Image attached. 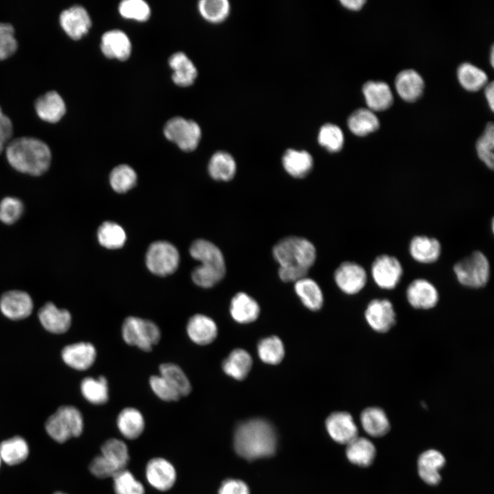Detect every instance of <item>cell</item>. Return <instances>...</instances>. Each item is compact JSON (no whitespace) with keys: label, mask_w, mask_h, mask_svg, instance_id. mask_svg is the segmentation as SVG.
<instances>
[{"label":"cell","mask_w":494,"mask_h":494,"mask_svg":"<svg viewBox=\"0 0 494 494\" xmlns=\"http://www.w3.org/2000/svg\"><path fill=\"white\" fill-rule=\"evenodd\" d=\"M340 3L342 4V6L344 8L350 10H360L364 3H366L365 0H341L340 1Z\"/></svg>","instance_id":"9f6ffc18"},{"label":"cell","mask_w":494,"mask_h":494,"mask_svg":"<svg viewBox=\"0 0 494 494\" xmlns=\"http://www.w3.org/2000/svg\"><path fill=\"white\" fill-rule=\"evenodd\" d=\"M285 171L296 178L305 177L311 171L314 158L306 150L290 148L285 150L281 158Z\"/></svg>","instance_id":"484cf974"},{"label":"cell","mask_w":494,"mask_h":494,"mask_svg":"<svg viewBox=\"0 0 494 494\" xmlns=\"http://www.w3.org/2000/svg\"><path fill=\"white\" fill-rule=\"evenodd\" d=\"M457 76L462 86L469 91L480 90L488 81L487 75L483 70L469 62L459 66Z\"/></svg>","instance_id":"60d3db41"},{"label":"cell","mask_w":494,"mask_h":494,"mask_svg":"<svg viewBox=\"0 0 494 494\" xmlns=\"http://www.w3.org/2000/svg\"><path fill=\"white\" fill-rule=\"evenodd\" d=\"M1 457H0V465H1Z\"/></svg>","instance_id":"6125c7cd"},{"label":"cell","mask_w":494,"mask_h":494,"mask_svg":"<svg viewBox=\"0 0 494 494\" xmlns=\"http://www.w3.org/2000/svg\"><path fill=\"white\" fill-rule=\"evenodd\" d=\"M13 126L10 118L5 115L0 106V154L5 150L12 136Z\"/></svg>","instance_id":"db71d44e"},{"label":"cell","mask_w":494,"mask_h":494,"mask_svg":"<svg viewBox=\"0 0 494 494\" xmlns=\"http://www.w3.org/2000/svg\"><path fill=\"white\" fill-rule=\"evenodd\" d=\"M395 84L398 95L408 102L417 100L424 89L422 77L413 69L400 71L395 78Z\"/></svg>","instance_id":"4316f807"},{"label":"cell","mask_w":494,"mask_h":494,"mask_svg":"<svg viewBox=\"0 0 494 494\" xmlns=\"http://www.w3.org/2000/svg\"><path fill=\"white\" fill-rule=\"evenodd\" d=\"M364 318L375 331L384 333L396 324V312L392 302L387 298H374L367 305Z\"/></svg>","instance_id":"7c38bea8"},{"label":"cell","mask_w":494,"mask_h":494,"mask_svg":"<svg viewBox=\"0 0 494 494\" xmlns=\"http://www.w3.org/2000/svg\"><path fill=\"white\" fill-rule=\"evenodd\" d=\"M115 494H145V489L128 470L123 469L113 476Z\"/></svg>","instance_id":"c3c4849f"},{"label":"cell","mask_w":494,"mask_h":494,"mask_svg":"<svg viewBox=\"0 0 494 494\" xmlns=\"http://www.w3.org/2000/svg\"><path fill=\"white\" fill-rule=\"evenodd\" d=\"M24 211L23 202L16 197H5L0 202V221L12 224L22 216Z\"/></svg>","instance_id":"f907efd6"},{"label":"cell","mask_w":494,"mask_h":494,"mask_svg":"<svg viewBox=\"0 0 494 494\" xmlns=\"http://www.w3.org/2000/svg\"><path fill=\"white\" fill-rule=\"evenodd\" d=\"M445 459L437 450L429 449L418 458V471L420 478L427 484H437L441 478L439 470L444 466Z\"/></svg>","instance_id":"f1b7e54d"},{"label":"cell","mask_w":494,"mask_h":494,"mask_svg":"<svg viewBox=\"0 0 494 494\" xmlns=\"http://www.w3.org/2000/svg\"><path fill=\"white\" fill-rule=\"evenodd\" d=\"M490 61H491V64L492 67H493V65H494V49H493V47H491V50Z\"/></svg>","instance_id":"680465c9"},{"label":"cell","mask_w":494,"mask_h":494,"mask_svg":"<svg viewBox=\"0 0 494 494\" xmlns=\"http://www.w3.org/2000/svg\"><path fill=\"white\" fill-rule=\"evenodd\" d=\"M185 331L189 339L199 346L210 344L218 334V328L215 320L203 314H195L189 317Z\"/></svg>","instance_id":"2e32d148"},{"label":"cell","mask_w":494,"mask_h":494,"mask_svg":"<svg viewBox=\"0 0 494 494\" xmlns=\"http://www.w3.org/2000/svg\"><path fill=\"white\" fill-rule=\"evenodd\" d=\"M164 134L170 141L184 151L195 150L201 139V129L193 120L181 117L170 119L165 125Z\"/></svg>","instance_id":"30bf717a"},{"label":"cell","mask_w":494,"mask_h":494,"mask_svg":"<svg viewBox=\"0 0 494 494\" xmlns=\"http://www.w3.org/2000/svg\"><path fill=\"white\" fill-rule=\"evenodd\" d=\"M116 423L119 432L130 440L137 438L145 428L143 415L133 407L121 410L117 415Z\"/></svg>","instance_id":"4dcf8cb0"},{"label":"cell","mask_w":494,"mask_h":494,"mask_svg":"<svg viewBox=\"0 0 494 494\" xmlns=\"http://www.w3.org/2000/svg\"><path fill=\"white\" fill-rule=\"evenodd\" d=\"M145 477L153 488L161 491H166L174 485L176 471L172 464L166 459L154 458L146 464Z\"/></svg>","instance_id":"e0dca14e"},{"label":"cell","mask_w":494,"mask_h":494,"mask_svg":"<svg viewBox=\"0 0 494 494\" xmlns=\"http://www.w3.org/2000/svg\"><path fill=\"white\" fill-rule=\"evenodd\" d=\"M458 281L463 286L478 289L485 286L490 277V263L480 250L458 261L453 267Z\"/></svg>","instance_id":"52a82bcc"},{"label":"cell","mask_w":494,"mask_h":494,"mask_svg":"<svg viewBox=\"0 0 494 494\" xmlns=\"http://www.w3.org/2000/svg\"><path fill=\"white\" fill-rule=\"evenodd\" d=\"M403 268L399 260L392 255L382 254L373 261L370 274L375 283L381 289L392 290L399 284Z\"/></svg>","instance_id":"8fae6325"},{"label":"cell","mask_w":494,"mask_h":494,"mask_svg":"<svg viewBox=\"0 0 494 494\" xmlns=\"http://www.w3.org/2000/svg\"><path fill=\"white\" fill-rule=\"evenodd\" d=\"M409 253L412 258L419 263H432L440 256L441 244L434 237L416 235L410 242Z\"/></svg>","instance_id":"cb8c5ba5"},{"label":"cell","mask_w":494,"mask_h":494,"mask_svg":"<svg viewBox=\"0 0 494 494\" xmlns=\"http://www.w3.org/2000/svg\"><path fill=\"white\" fill-rule=\"evenodd\" d=\"M5 156L15 170L30 176H39L50 167L51 152L42 140L32 137H20L7 144Z\"/></svg>","instance_id":"6da1fadb"},{"label":"cell","mask_w":494,"mask_h":494,"mask_svg":"<svg viewBox=\"0 0 494 494\" xmlns=\"http://www.w3.org/2000/svg\"><path fill=\"white\" fill-rule=\"evenodd\" d=\"M334 281L346 294L354 295L361 292L367 283V273L363 266L354 261H344L336 269Z\"/></svg>","instance_id":"4fadbf2b"},{"label":"cell","mask_w":494,"mask_h":494,"mask_svg":"<svg viewBox=\"0 0 494 494\" xmlns=\"http://www.w3.org/2000/svg\"><path fill=\"white\" fill-rule=\"evenodd\" d=\"M118 10L122 17L140 22L146 21L151 13L149 5L143 0H124Z\"/></svg>","instance_id":"681fc988"},{"label":"cell","mask_w":494,"mask_h":494,"mask_svg":"<svg viewBox=\"0 0 494 494\" xmlns=\"http://www.w3.org/2000/svg\"><path fill=\"white\" fill-rule=\"evenodd\" d=\"M318 143L331 153L340 152L344 143V136L341 128L336 124L327 123L319 129Z\"/></svg>","instance_id":"f6af8a7d"},{"label":"cell","mask_w":494,"mask_h":494,"mask_svg":"<svg viewBox=\"0 0 494 494\" xmlns=\"http://www.w3.org/2000/svg\"><path fill=\"white\" fill-rule=\"evenodd\" d=\"M346 454L350 462L360 467H368L375 456V447L366 438L356 437L346 444Z\"/></svg>","instance_id":"f35d334b"},{"label":"cell","mask_w":494,"mask_h":494,"mask_svg":"<svg viewBox=\"0 0 494 494\" xmlns=\"http://www.w3.org/2000/svg\"><path fill=\"white\" fill-rule=\"evenodd\" d=\"M485 97L492 111L494 110V82L492 81L485 86Z\"/></svg>","instance_id":"6f0895ef"},{"label":"cell","mask_w":494,"mask_h":494,"mask_svg":"<svg viewBox=\"0 0 494 494\" xmlns=\"http://www.w3.org/2000/svg\"><path fill=\"white\" fill-rule=\"evenodd\" d=\"M277 436L272 425L262 419H253L239 424L234 434L237 453L247 460L270 456L276 449Z\"/></svg>","instance_id":"7a4b0ae2"},{"label":"cell","mask_w":494,"mask_h":494,"mask_svg":"<svg viewBox=\"0 0 494 494\" xmlns=\"http://www.w3.org/2000/svg\"><path fill=\"white\" fill-rule=\"evenodd\" d=\"M294 291L302 303L311 311L322 308L324 302L323 294L319 285L312 279L307 277L294 283Z\"/></svg>","instance_id":"d6a6232c"},{"label":"cell","mask_w":494,"mask_h":494,"mask_svg":"<svg viewBox=\"0 0 494 494\" xmlns=\"http://www.w3.org/2000/svg\"><path fill=\"white\" fill-rule=\"evenodd\" d=\"M84 421L80 411L73 405H62L45 422L49 436L58 443L79 436L83 431Z\"/></svg>","instance_id":"8992f818"},{"label":"cell","mask_w":494,"mask_h":494,"mask_svg":"<svg viewBox=\"0 0 494 494\" xmlns=\"http://www.w3.org/2000/svg\"><path fill=\"white\" fill-rule=\"evenodd\" d=\"M252 365L250 353L242 349L233 350L222 364L224 373L236 379L243 380L249 373Z\"/></svg>","instance_id":"1f68e13d"},{"label":"cell","mask_w":494,"mask_h":494,"mask_svg":"<svg viewBox=\"0 0 494 494\" xmlns=\"http://www.w3.org/2000/svg\"><path fill=\"white\" fill-rule=\"evenodd\" d=\"M361 424L369 435L379 437L385 435L390 430V422L388 416L379 407H368L360 415Z\"/></svg>","instance_id":"e575fe53"},{"label":"cell","mask_w":494,"mask_h":494,"mask_svg":"<svg viewBox=\"0 0 494 494\" xmlns=\"http://www.w3.org/2000/svg\"><path fill=\"white\" fill-rule=\"evenodd\" d=\"M362 92L368 109L373 112L385 110L392 104V93L384 82L368 81L363 85Z\"/></svg>","instance_id":"d4e9b609"},{"label":"cell","mask_w":494,"mask_h":494,"mask_svg":"<svg viewBox=\"0 0 494 494\" xmlns=\"http://www.w3.org/2000/svg\"><path fill=\"white\" fill-rule=\"evenodd\" d=\"M272 255L279 268L309 271L316 259V249L309 240L298 236H288L272 248Z\"/></svg>","instance_id":"277c9868"},{"label":"cell","mask_w":494,"mask_h":494,"mask_svg":"<svg viewBox=\"0 0 494 494\" xmlns=\"http://www.w3.org/2000/svg\"><path fill=\"white\" fill-rule=\"evenodd\" d=\"M38 117L47 122L59 121L66 113V105L60 95L50 91L39 96L34 102Z\"/></svg>","instance_id":"603a6c76"},{"label":"cell","mask_w":494,"mask_h":494,"mask_svg":"<svg viewBox=\"0 0 494 494\" xmlns=\"http://www.w3.org/2000/svg\"><path fill=\"white\" fill-rule=\"evenodd\" d=\"M17 47L13 26L8 23L0 22V60L12 56Z\"/></svg>","instance_id":"f5cc1de1"},{"label":"cell","mask_w":494,"mask_h":494,"mask_svg":"<svg viewBox=\"0 0 494 494\" xmlns=\"http://www.w3.org/2000/svg\"><path fill=\"white\" fill-rule=\"evenodd\" d=\"M61 356L64 362L69 367L77 370H86L95 363L97 350L90 342H79L64 346Z\"/></svg>","instance_id":"d6986e66"},{"label":"cell","mask_w":494,"mask_h":494,"mask_svg":"<svg viewBox=\"0 0 494 494\" xmlns=\"http://www.w3.org/2000/svg\"><path fill=\"white\" fill-rule=\"evenodd\" d=\"M149 386L152 392L162 401L172 402L181 398L178 392L159 374L150 377Z\"/></svg>","instance_id":"816d5d0a"},{"label":"cell","mask_w":494,"mask_h":494,"mask_svg":"<svg viewBox=\"0 0 494 494\" xmlns=\"http://www.w3.org/2000/svg\"><path fill=\"white\" fill-rule=\"evenodd\" d=\"M200 15L213 23L224 21L229 15L230 3L227 0H201L198 4Z\"/></svg>","instance_id":"7bdbcfd3"},{"label":"cell","mask_w":494,"mask_h":494,"mask_svg":"<svg viewBox=\"0 0 494 494\" xmlns=\"http://www.w3.org/2000/svg\"><path fill=\"white\" fill-rule=\"evenodd\" d=\"M189 252L191 257L201 263L191 272V279L197 286L211 288L224 278L226 274L224 257L214 244L205 239H198L191 244Z\"/></svg>","instance_id":"3957f363"},{"label":"cell","mask_w":494,"mask_h":494,"mask_svg":"<svg viewBox=\"0 0 494 494\" xmlns=\"http://www.w3.org/2000/svg\"><path fill=\"white\" fill-rule=\"evenodd\" d=\"M121 335L126 344L149 352L160 342L161 331L151 320L129 316L122 322Z\"/></svg>","instance_id":"5b68a950"},{"label":"cell","mask_w":494,"mask_h":494,"mask_svg":"<svg viewBox=\"0 0 494 494\" xmlns=\"http://www.w3.org/2000/svg\"><path fill=\"white\" fill-rule=\"evenodd\" d=\"M208 170L213 179L229 181L236 174L237 163L231 154L225 151H218L211 157Z\"/></svg>","instance_id":"d590c367"},{"label":"cell","mask_w":494,"mask_h":494,"mask_svg":"<svg viewBox=\"0 0 494 494\" xmlns=\"http://www.w3.org/2000/svg\"><path fill=\"white\" fill-rule=\"evenodd\" d=\"M257 353L264 363L272 365L279 364L285 355L283 343L276 336L264 338L257 344Z\"/></svg>","instance_id":"b9f144b4"},{"label":"cell","mask_w":494,"mask_h":494,"mask_svg":"<svg viewBox=\"0 0 494 494\" xmlns=\"http://www.w3.org/2000/svg\"><path fill=\"white\" fill-rule=\"evenodd\" d=\"M158 372V374L178 392L181 398L191 393V383L179 365L173 362L162 363L159 366Z\"/></svg>","instance_id":"74e56055"},{"label":"cell","mask_w":494,"mask_h":494,"mask_svg":"<svg viewBox=\"0 0 494 494\" xmlns=\"http://www.w3.org/2000/svg\"><path fill=\"white\" fill-rule=\"evenodd\" d=\"M54 494H67V493H62V492H56V493H55Z\"/></svg>","instance_id":"94428289"},{"label":"cell","mask_w":494,"mask_h":494,"mask_svg":"<svg viewBox=\"0 0 494 494\" xmlns=\"http://www.w3.org/2000/svg\"><path fill=\"white\" fill-rule=\"evenodd\" d=\"M33 301L30 295L21 290H9L0 298V310L8 318L14 320L24 319L32 312Z\"/></svg>","instance_id":"9a60e30c"},{"label":"cell","mask_w":494,"mask_h":494,"mask_svg":"<svg viewBox=\"0 0 494 494\" xmlns=\"http://www.w3.org/2000/svg\"><path fill=\"white\" fill-rule=\"evenodd\" d=\"M28 454V445L25 439L20 436L9 438L0 444L1 459L9 465L23 462Z\"/></svg>","instance_id":"ab89813d"},{"label":"cell","mask_w":494,"mask_h":494,"mask_svg":"<svg viewBox=\"0 0 494 494\" xmlns=\"http://www.w3.org/2000/svg\"><path fill=\"white\" fill-rule=\"evenodd\" d=\"M83 397L94 405L105 404L109 399V386L106 377H86L80 383Z\"/></svg>","instance_id":"836d02e7"},{"label":"cell","mask_w":494,"mask_h":494,"mask_svg":"<svg viewBox=\"0 0 494 494\" xmlns=\"http://www.w3.org/2000/svg\"><path fill=\"white\" fill-rule=\"evenodd\" d=\"M60 23L70 38L78 40L88 33L91 19L84 7L75 5L60 13Z\"/></svg>","instance_id":"ac0fdd59"},{"label":"cell","mask_w":494,"mask_h":494,"mask_svg":"<svg viewBox=\"0 0 494 494\" xmlns=\"http://www.w3.org/2000/svg\"><path fill=\"white\" fill-rule=\"evenodd\" d=\"M406 298L410 305L416 309L434 308L439 301V293L430 281L419 278L414 279L406 289Z\"/></svg>","instance_id":"5bb4252c"},{"label":"cell","mask_w":494,"mask_h":494,"mask_svg":"<svg viewBox=\"0 0 494 494\" xmlns=\"http://www.w3.org/2000/svg\"><path fill=\"white\" fill-rule=\"evenodd\" d=\"M218 494H250L248 486L239 480L228 479L224 481Z\"/></svg>","instance_id":"11a10c76"},{"label":"cell","mask_w":494,"mask_h":494,"mask_svg":"<svg viewBox=\"0 0 494 494\" xmlns=\"http://www.w3.org/2000/svg\"><path fill=\"white\" fill-rule=\"evenodd\" d=\"M169 64L173 70L172 80L176 85L186 87L194 82L198 71L185 54L181 51L174 53L169 59Z\"/></svg>","instance_id":"f546056e"},{"label":"cell","mask_w":494,"mask_h":494,"mask_svg":"<svg viewBox=\"0 0 494 494\" xmlns=\"http://www.w3.org/2000/svg\"><path fill=\"white\" fill-rule=\"evenodd\" d=\"M477 154L480 160L490 169L494 167V125L487 124L483 133L475 144Z\"/></svg>","instance_id":"bcb514c9"},{"label":"cell","mask_w":494,"mask_h":494,"mask_svg":"<svg viewBox=\"0 0 494 494\" xmlns=\"http://www.w3.org/2000/svg\"><path fill=\"white\" fill-rule=\"evenodd\" d=\"M38 316L42 326L52 333H64L71 325L72 317L70 312L67 309L58 308L51 302H48L40 307Z\"/></svg>","instance_id":"7402d4cb"},{"label":"cell","mask_w":494,"mask_h":494,"mask_svg":"<svg viewBox=\"0 0 494 494\" xmlns=\"http://www.w3.org/2000/svg\"><path fill=\"white\" fill-rule=\"evenodd\" d=\"M326 429L337 443L348 444L357 436V427L353 416L347 412H335L326 419Z\"/></svg>","instance_id":"ffe728a7"},{"label":"cell","mask_w":494,"mask_h":494,"mask_svg":"<svg viewBox=\"0 0 494 494\" xmlns=\"http://www.w3.org/2000/svg\"><path fill=\"white\" fill-rule=\"evenodd\" d=\"M97 238L102 246L109 249H116L124 246L126 240V235L119 224L106 222L99 226Z\"/></svg>","instance_id":"ee69618b"},{"label":"cell","mask_w":494,"mask_h":494,"mask_svg":"<svg viewBox=\"0 0 494 494\" xmlns=\"http://www.w3.org/2000/svg\"><path fill=\"white\" fill-rule=\"evenodd\" d=\"M100 48L103 54L108 58L126 60L131 54L132 44L125 32L112 30L103 34Z\"/></svg>","instance_id":"44dd1931"},{"label":"cell","mask_w":494,"mask_h":494,"mask_svg":"<svg viewBox=\"0 0 494 494\" xmlns=\"http://www.w3.org/2000/svg\"><path fill=\"white\" fill-rule=\"evenodd\" d=\"M347 125L353 134L364 137L378 130L379 121L374 112L368 108H362L355 110L349 116Z\"/></svg>","instance_id":"8d00e7d4"},{"label":"cell","mask_w":494,"mask_h":494,"mask_svg":"<svg viewBox=\"0 0 494 494\" xmlns=\"http://www.w3.org/2000/svg\"><path fill=\"white\" fill-rule=\"evenodd\" d=\"M129 458L126 443L117 438H110L102 445L101 454L93 458V467L100 477L113 478L117 473L126 469Z\"/></svg>","instance_id":"ba28073f"},{"label":"cell","mask_w":494,"mask_h":494,"mask_svg":"<svg viewBox=\"0 0 494 494\" xmlns=\"http://www.w3.org/2000/svg\"><path fill=\"white\" fill-rule=\"evenodd\" d=\"M259 313L258 303L248 294L238 292L232 298L230 314L235 322L241 324L250 323L257 319Z\"/></svg>","instance_id":"83f0119b"},{"label":"cell","mask_w":494,"mask_h":494,"mask_svg":"<svg viewBox=\"0 0 494 494\" xmlns=\"http://www.w3.org/2000/svg\"><path fill=\"white\" fill-rule=\"evenodd\" d=\"M493 226H494V223H493V219L492 221H491V229H492V231H493H493H494Z\"/></svg>","instance_id":"91938a15"},{"label":"cell","mask_w":494,"mask_h":494,"mask_svg":"<svg viewBox=\"0 0 494 494\" xmlns=\"http://www.w3.org/2000/svg\"><path fill=\"white\" fill-rule=\"evenodd\" d=\"M137 182V174L128 165H119L110 173V183L118 193H124L132 188Z\"/></svg>","instance_id":"7dc6e473"},{"label":"cell","mask_w":494,"mask_h":494,"mask_svg":"<svg viewBox=\"0 0 494 494\" xmlns=\"http://www.w3.org/2000/svg\"><path fill=\"white\" fill-rule=\"evenodd\" d=\"M179 259L178 252L174 246L167 242L159 241L150 246L145 263L152 274L166 277L177 270Z\"/></svg>","instance_id":"9c48e42d"}]
</instances>
